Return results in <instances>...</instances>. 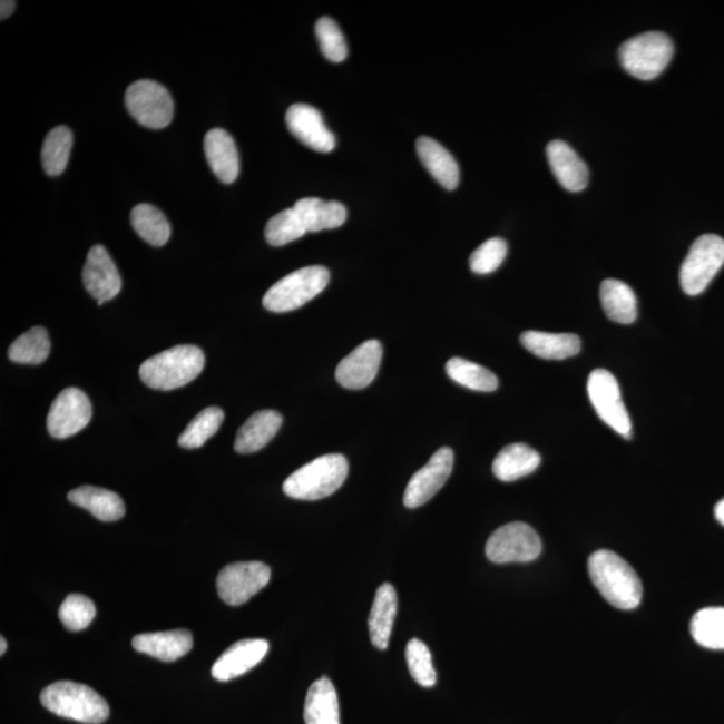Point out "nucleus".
Segmentation results:
<instances>
[{
    "mask_svg": "<svg viewBox=\"0 0 724 724\" xmlns=\"http://www.w3.org/2000/svg\"><path fill=\"white\" fill-rule=\"evenodd\" d=\"M283 423L281 413L275 411H261L253 414L239 428L235 440V451L253 453L266 447L278 433Z\"/></svg>",
    "mask_w": 724,
    "mask_h": 724,
    "instance_id": "5701e85b",
    "label": "nucleus"
},
{
    "mask_svg": "<svg viewBox=\"0 0 724 724\" xmlns=\"http://www.w3.org/2000/svg\"><path fill=\"white\" fill-rule=\"evenodd\" d=\"M72 147V134L68 127H57L46 136L42 147V164L49 176H59L68 167Z\"/></svg>",
    "mask_w": 724,
    "mask_h": 724,
    "instance_id": "72a5a7b5",
    "label": "nucleus"
},
{
    "mask_svg": "<svg viewBox=\"0 0 724 724\" xmlns=\"http://www.w3.org/2000/svg\"><path fill=\"white\" fill-rule=\"evenodd\" d=\"M405 657L408 669H410L414 682L427 688L437 684V671L433 668L431 650L425 643L420 642L419 638H412L407 644Z\"/></svg>",
    "mask_w": 724,
    "mask_h": 724,
    "instance_id": "e433bc0d",
    "label": "nucleus"
},
{
    "mask_svg": "<svg viewBox=\"0 0 724 724\" xmlns=\"http://www.w3.org/2000/svg\"><path fill=\"white\" fill-rule=\"evenodd\" d=\"M125 107L145 128L163 129L174 118V100L163 85L150 80L131 84L125 95Z\"/></svg>",
    "mask_w": 724,
    "mask_h": 724,
    "instance_id": "6e6552de",
    "label": "nucleus"
},
{
    "mask_svg": "<svg viewBox=\"0 0 724 724\" xmlns=\"http://www.w3.org/2000/svg\"><path fill=\"white\" fill-rule=\"evenodd\" d=\"M600 299L605 314L617 324L628 325L637 319V300L627 283L607 280L601 283Z\"/></svg>",
    "mask_w": 724,
    "mask_h": 724,
    "instance_id": "c85d7f7f",
    "label": "nucleus"
},
{
    "mask_svg": "<svg viewBox=\"0 0 724 724\" xmlns=\"http://www.w3.org/2000/svg\"><path fill=\"white\" fill-rule=\"evenodd\" d=\"M507 255V243L500 238L486 241L470 256V267L476 274H491L502 265Z\"/></svg>",
    "mask_w": 724,
    "mask_h": 724,
    "instance_id": "ea45409f",
    "label": "nucleus"
},
{
    "mask_svg": "<svg viewBox=\"0 0 724 724\" xmlns=\"http://www.w3.org/2000/svg\"><path fill=\"white\" fill-rule=\"evenodd\" d=\"M541 551V538L524 522L502 526L492 532L486 544V556L493 564L531 562Z\"/></svg>",
    "mask_w": 724,
    "mask_h": 724,
    "instance_id": "1a4fd4ad",
    "label": "nucleus"
},
{
    "mask_svg": "<svg viewBox=\"0 0 724 724\" xmlns=\"http://www.w3.org/2000/svg\"><path fill=\"white\" fill-rule=\"evenodd\" d=\"M82 280L85 288L98 305L114 300L121 292V275L107 248L101 245L90 248L87 262H85Z\"/></svg>",
    "mask_w": 724,
    "mask_h": 724,
    "instance_id": "2eb2a0df",
    "label": "nucleus"
},
{
    "mask_svg": "<svg viewBox=\"0 0 724 724\" xmlns=\"http://www.w3.org/2000/svg\"><path fill=\"white\" fill-rule=\"evenodd\" d=\"M329 281H331V274L324 266L297 270L268 288L263 297V306L274 313L297 311L324 292Z\"/></svg>",
    "mask_w": 724,
    "mask_h": 724,
    "instance_id": "423d86ee",
    "label": "nucleus"
},
{
    "mask_svg": "<svg viewBox=\"0 0 724 724\" xmlns=\"http://www.w3.org/2000/svg\"><path fill=\"white\" fill-rule=\"evenodd\" d=\"M268 643L260 638H250L235 643L213 666L214 679L228 682L248 673L265 659Z\"/></svg>",
    "mask_w": 724,
    "mask_h": 724,
    "instance_id": "f3484780",
    "label": "nucleus"
},
{
    "mask_svg": "<svg viewBox=\"0 0 724 724\" xmlns=\"http://www.w3.org/2000/svg\"><path fill=\"white\" fill-rule=\"evenodd\" d=\"M418 155L434 180L446 189H456L459 186V166L452 155L443 145L430 137H420L417 143Z\"/></svg>",
    "mask_w": 724,
    "mask_h": 724,
    "instance_id": "4be33fe9",
    "label": "nucleus"
},
{
    "mask_svg": "<svg viewBox=\"0 0 724 724\" xmlns=\"http://www.w3.org/2000/svg\"><path fill=\"white\" fill-rule=\"evenodd\" d=\"M58 617L66 629L80 632L87 629L95 620L96 607L87 596L70 595L59 608Z\"/></svg>",
    "mask_w": 724,
    "mask_h": 724,
    "instance_id": "4c0bfd02",
    "label": "nucleus"
},
{
    "mask_svg": "<svg viewBox=\"0 0 724 724\" xmlns=\"http://www.w3.org/2000/svg\"><path fill=\"white\" fill-rule=\"evenodd\" d=\"M304 717L306 724H341L337 691L327 677H321L309 688Z\"/></svg>",
    "mask_w": 724,
    "mask_h": 724,
    "instance_id": "cd10ccee",
    "label": "nucleus"
},
{
    "mask_svg": "<svg viewBox=\"0 0 724 724\" xmlns=\"http://www.w3.org/2000/svg\"><path fill=\"white\" fill-rule=\"evenodd\" d=\"M16 8L17 3L12 2V0H3V2L0 3V18H2V21L11 17L12 12L16 11Z\"/></svg>",
    "mask_w": 724,
    "mask_h": 724,
    "instance_id": "a19ab883",
    "label": "nucleus"
},
{
    "mask_svg": "<svg viewBox=\"0 0 724 724\" xmlns=\"http://www.w3.org/2000/svg\"><path fill=\"white\" fill-rule=\"evenodd\" d=\"M521 344L530 353L545 360H565L581 351L578 335L569 333L529 331L521 335Z\"/></svg>",
    "mask_w": 724,
    "mask_h": 724,
    "instance_id": "bb28decb",
    "label": "nucleus"
},
{
    "mask_svg": "<svg viewBox=\"0 0 724 724\" xmlns=\"http://www.w3.org/2000/svg\"><path fill=\"white\" fill-rule=\"evenodd\" d=\"M398 612V595L391 584H383L374 596L371 609V642L380 650H385L392 635L394 617Z\"/></svg>",
    "mask_w": 724,
    "mask_h": 724,
    "instance_id": "393cba45",
    "label": "nucleus"
},
{
    "mask_svg": "<svg viewBox=\"0 0 724 724\" xmlns=\"http://www.w3.org/2000/svg\"><path fill=\"white\" fill-rule=\"evenodd\" d=\"M131 226L141 239L149 245L162 247L170 236L167 217L150 204H138L130 214Z\"/></svg>",
    "mask_w": 724,
    "mask_h": 724,
    "instance_id": "c756f323",
    "label": "nucleus"
},
{
    "mask_svg": "<svg viewBox=\"0 0 724 724\" xmlns=\"http://www.w3.org/2000/svg\"><path fill=\"white\" fill-rule=\"evenodd\" d=\"M724 265V239L714 234L697 238L681 268V285L688 295H699Z\"/></svg>",
    "mask_w": 724,
    "mask_h": 724,
    "instance_id": "0eeeda50",
    "label": "nucleus"
},
{
    "mask_svg": "<svg viewBox=\"0 0 724 724\" xmlns=\"http://www.w3.org/2000/svg\"><path fill=\"white\" fill-rule=\"evenodd\" d=\"M206 358L202 349L179 345L143 362L140 379L157 391H174L194 381L204 370Z\"/></svg>",
    "mask_w": 724,
    "mask_h": 724,
    "instance_id": "f03ea898",
    "label": "nucleus"
},
{
    "mask_svg": "<svg viewBox=\"0 0 724 724\" xmlns=\"http://www.w3.org/2000/svg\"><path fill=\"white\" fill-rule=\"evenodd\" d=\"M541 464V457L528 444L516 443L506 446L493 460L492 472L502 482L530 476Z\"/></svg>",
    "mask_w": 724,
    "mask_h": 724,
    "instance_id": "a878e982",
    "label": "nucleus"
},
{
    "mask_svg": "<svg viewBox=\"0 0 724 724\" xmlns=\"http://www.w3.org/2000/svg\"><path fill=\"white\" fill-rule=\"evenodd\" d=\"M286 124L292 135L315 153L329 154L335 148V137L327 129L324 117L311 105L295 104L290 107Z\"/></svg>",
    "mask_w": 724,
    "mask_h": 724,
    "instance_id": "dca6fc26",
    "label": "nucleus"
},
{
    "mask_svg": "<svg viewBox=\"0 0 724 724\" xmlns=\"http://www.w3.org/2000/svg\"><path fill=\"white\" fill-rule=\"evenodd\" d=\"M348 472L346 458L340 453H331L314 459L292 473L283 483V491L293 499H324L344 485Z\"/></svg>",
    "mask_w": 724,
    "mask_h": 724,
    "instance_id": "20e7f679",
    "label": "nucleus"
},
{
    "mask_svg": "<svg viewBox=\"0 0 724 724\" xmlns=\"http://www.w3.org/2000/svg\"><path fill=\"white\" fill-rule=\"evenodd\" d=\"M694 640L708 649H724V608H704L691 620Z\"/></svg>",
    "mask_w": 724,
    "mask_h": 724,
    "instance_id": "2f4dec72",
    "label": "nucleus"
},
{
    "mask_svg": "<svg viewBox=\"0 0 724 724\" xmlns=\"http://www.w3.org/2000/svg\"><path fill=\"white\" fill-rule=\"evenodd\" d=\"M50 340L46 329L36 326L12 342L9 359L17 364L39 365L49 358Z\"/></svg>",
    "mask_w": 724,
    "mask_h": 724,
    "instance_id": "473e14b6",
    "label": "nucleus"
},
{
    "mask_svg": "<svg viewBox=\"0 0 724 724\" xmlns=\"http://www.w3.org/2000/svg\"><path fill=\"white\" fill-rule=\"evenodd\" d=\"M223 420H225V413H223L221 408H206V410L196 414L195 419L186 428V431L180 434L179 446L188 450L200 449L202 446L206 444L219 431Z\"/></svg>",
    "mask_w": 724,
    "mask_h": 724,
    "instance_id": "f704fd0d",
    "label": "nucleus"
},
{
    "mask_svg": "<svg viewBox=\"0 0 724 724\" xmlns=\"http://www.w3.org/2000/svg\"><path fill=\"white\" fill-rule=\"evenodd\" d=\"M674 42L659 31L632 37L618 50L625 71L642 81L655 80L666 70L674 57Z\"/></svg>",
    "mask_w": 724,
    "mask_h": 724,
    "instance_id": "39448f33",
    "label": "nucleus"
},
{
    "mask_svg": "<svg viewBox=\"0 0 724 724\" xmlns=\"http://www.w3.org/2000/svg\"><path fill=\"white\" fill-rule=\"evenodd\" d=\"M294 209L307 233L339 228L344 225L348 216L344 204L324 202L319 197H304L295 203Z\"/></svg>",
    "mask_w": 724,
    "mask_h": 724,
    "instance_id": "b1692460",
    "label": "nucleus"
},
{
    "mask_svg": "<svg viewBox=\"0 0 724 724\" xmlns=\"http://www.w3.org/2000/svg\"><path fill=\"white\" fill-rule=\"evenodd\" d=\"M315 36H317L322 55L329 61H344L348 56V46L339 25L332 18L324 17L319 19V22L315 23Z\"/></svg>",
    "mask_w": 724,
    "mask_h": 724,
    "instance_id": "58836bf2",
    "label": "nucleus"
},
{
    "mask_svg": "<svg viewBox=\"0 0 724 724\" xmlns=\"http://www.w3.org/2000/svg\"><path fill=\"white\" fill-rule=\"evenodd\" d=\"M446 371L451 380L471 391L493 392L499 385L496 374L469 360L453 358L447 362Z\"/></svg>",
    "mask_w": 724,
    "mask_h": 724,
    "instance_id": "7c9ffc66",
    "label": "nucleus"
},
{
    "mask_svg": "<svg viewBox=\"0 0 724 724\" xmlns=\"http://www.w3.org/2000/svg\"><path fill=\"white\" fill-rule=\"evenodd\" d=\"M304 223L294 208L281 211L268 221L265 236L268 245L281 247L302 238L306 234Z\"/></svg>",
    "mask_w": 724,
    "mask_h": 724,
    "instance_id": "c9c22d12",
    "label": "nucleus"
},
{
    "mask_svg": "<svg viewBox=\"0 0 724 724\" xmlns=\"http://www.w3.org/2000/svg\"><path fill=\"white\" fill-rule=\"evenodd\" d=\"M272 570L263 562H236L227 565L216 579L217 595L232 607H239L266 587Z\"/></svg>",
    "mask_w": 724,
    "mask_h": 724,
    "instance_id": "9b49d317",
    "label": "nucleus"
},
{
    "mask_svg": "<svg viewBox=\"0 0 724 724\" xmlns=\"http://www.w3.org/2000/svg\"><path fill=\"white\" fill-rule=\"evenodd\" d=\"M6 649H8V642H6V638L2 637L0 638V655L3 656L6 654Z\"/></svg>",
    "mask_w": 724,
    "mask_h": 724,
    "instance_id": "37998d69",
    "label": "nucleus"
},
{
    "mask_svg": "<svg viewBox=\"0 0 724 724\" xmlns=\"http://www.w3.org/2000/svg\"><path fill=\"white\" fill-rule=\"evenodd\" d=\"M41 703L52 714L87 724H101L110 714L109 704L100 694L75 682L50 684L41 693Z\"/></svg>",
    "mask_w": 724,
    "mask_h": 724,
    "instance_id": "7ed1b4c3",
    "label": "nucleus"
},
{
    "mask_svg": "<svg viewBox=\"0 0 724 724\" xmlns=\"http://www.w3.org/2000/svg\"><path fill=\"white\" fill-rule=\"evenodd\" d=\"M381 360H383V345L378 340H368L340 362L335 370V379L346 390H364L376 379Z\"/></svg>",
    "mask_w": 724,
    "mask_h": 724,
    "instance_id": "4468645a",
    "label": "nucleus"
},
{
    "mask_svg": "<svg viewBox=\"0 0 724 724\" xmlns=\"http://www.w3.org/2000/svg\"><path fill=\"white\" fill-rule=\"evenodd\" d=\"M715 518L717 522L724 526V498L715 506Z\"/></svg>",
    "mask_w": 724,
    "mask_h": 724,
    "instance_id": "79ce46f5",
    "label": "nucleus"
},
{
    "mask_svg": "<svg viewBox=\"0 0 724 724\" xmlns=\"http://www.w3.org/2000/svg\"><path fill=\"white\" fill-rule=\"evenodd\" d=\"M131 645L141 654L153 656L162 662L173 663L193 649L194 638L189 630L176 629L137 635Z\"/></svg>",
    "mask_w": 724,
    "mask_h": 724,
    "instance_id": "aec40b11",
    "label": "nucleus"
},
{
    "mask_svg": "<svg viewBox=\"0 0 724 724\" xmlns=\"http://www.w3.org/2000/svg\"><path fill=\"white\" fill-rule=\"evenodd\" d=\"M546 155L552 174L565 189L570 193H579L587 188L589 183V169L575 149L564 141H551L546 148Z\"/></svg>",
    "mask_w": 724,
    "mask_h": 724,
    "instance_id": "a211bd4d",
    "label": "nucleus"
},
{
    "mask_svg": "<svg viewBox=\"0 0 724 724\" xmlns=\"http://www.w3.org/2000/svg\"><path fill=\"white\" fill-rule=\"evenodd\" d=\"M453 469V452L443 447L434 452L430 462L411 478L404 492V505L408 509H418L437 496L451 477Z\"/></svg>",
    "mask_w": 724,
    "mask_h": 724,
    "instance_id": "ddd939ff",
    "label": "nucleus"
},
{
    "mask_svg": "<svg viewBox=\"0 0 724 724\" xmlns=\"http://www.w3.org/2000/svg\"><path fill=\"white\" fill-rule=\"evenodd\" d=\"M94 417L87 394L78 388H68L52 401L48 414V431L52 438L68 439L81 432Z\"/></svg>",
    "mask_w": 724,
    "mask_h": 724,
    "instance_id": "f8f14e48",
    "label": "nucleus"
},
{
    "mask_svg": "<svg viewBox=\"0 0 724 724\" xmlns=\"http://www.w3.org/2000/svg\"><path fill=\"white\" fill-rule=\"evenodd\" d=\"M72 505L88 510L102 522H115L125 516V505L118 493L100 487L82 486L68 493Z\"/></svg>",
    "mask_w": 724,
    "mask_h": 724,
    "instance_id": "412c9836",
    "label": "nucleus"
},
{
    "mask_svg": "<svg viewBox=\"0 0 724 724\" xmlns=\"http://www.w3.org/2000/svg\"><path fill=\"white\" fill-rule=\"evenodd\" d=\"M204 153L211 169L222 183L232 184L239 175L238 149L225 129L209 130L204 138Z\"/></svg>",
    "mask_w": 724,
    "mask_h": 724,
    "instance_id": "6ab92c4d",
    "label": "nucleus"
},
{
    "mask_svg": "<svg viewBox=\"0 0 724 724\" xmlns=\"http://www.w3.org/2000/svg\"><path fill=\"white\" fill-rule=\"evenodd\" d=\"M591 583L615 608L632 610L643 598V584L624 558L610 550H597L588 559Z\"/></svg>",
    "mask_w": 724,
    "mask_h": 724,
    "instance_id": "f257e3e1",
    "label": "nucleus"
},
{
    "mask_svg": "<svg viewBox=\"0 0 724 724\" xmlns=\"http://www.w3.org/2000/svg\"><path fill=\"white\" fill-rule=\"evenodd\" d=\"M588 397L597 417L625 439L632 437V423L624 405L620 387L608 371L596 370L588 379Z\"/></svg>",
    "mask_w": 724,
    "mask_h": 724,
    "instance_id": "9d476101",
    "label": "nucleus"
}]
</instances>
